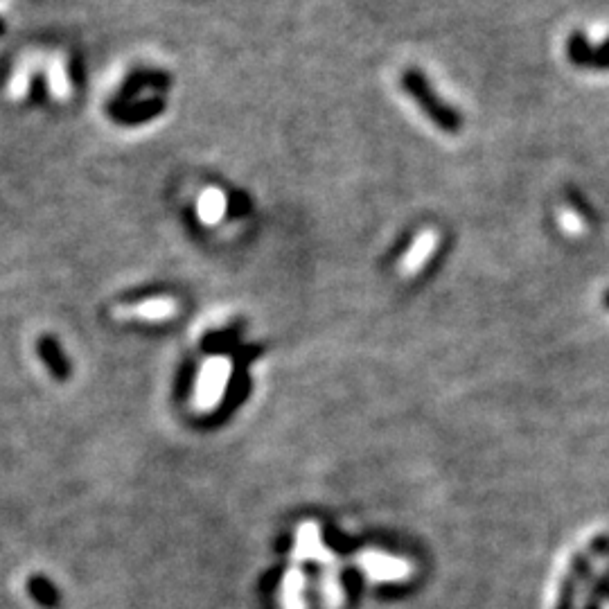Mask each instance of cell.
I'll return each instance as SVG.
<instances>
[{
	"instance_id": "5",
	"label": "cell",
	"mask_w": 609,
	"mask_h": 609,
	"mask_svg": "<svg viewBox=\"0 0 609 609\" xmlns=\"http://www.w3.org/2000/svg\"><path fill=\"white\" fill-rule=\"evenodd\" d=\"M278 603H280V609H307L305 573L298 567H291L285 576H282L280 589H278Z\"/></svg>"
},
{
	"instance_id": "6",
	"label": "cell",
	"mask_w": 609,
	"mask_h": 609,
	"mask_svg": "<svg viewBox=\"0 0 609 609\" xmlns=\"http://www.w3.org/2000/svg\"><path fill=\"white\" fill-rule=\"evenodd\" d=\"M321 594H323V603L325 609H341L343 600H346V594H343V585L339 578V569H337V560H330L323 564V576H321Z\"/></svg>"
},
{
	"instance_id": "2",
	"label": "cell",
	"mask_w": 609,
	"mask_h": 609,
	"mask_svg": "<svg viewBox=\"0 0 609 609\" xmlns=\"http://www.w3.org/2000/svg\"><path fill=\"white\" fill-rule=\"evenodd\" d=\"M357 564L373 582H402L413 573V567L406 560L373 549L361 551Z\"/></svg>"
},
{
	"instance_id": "1",
	"label": "cell",
	"mask_w": 609,
	"mask_h": 609,
	"mask_svg": "<svg viewBox=\"0 0 609 609\" xmlns=\"http://www.w3.org/2000/svg\"><path fill=\"white\" fill-rule=\"evenodd\" d=\"M233 375V361L226 357H208L203 361L197 375V384L192 391V409L208 416L222 404L228 382Z\"/></svg>"
},
{
	"instance_id": "10",
	"label": "cell",
	"mask_w": 609,
	"mask_h": 609,
	"mask_svg": "<svg viewBox=\"0 0 609 609\" xmlns=\"http://www.w3.org/2000/svg\"><path fill=\"white\" fill-rule=\"evenodd\" d=\"M30 77H32V68L28 64H23L19 70H16L12 77V84H10V95L14 97V100H21V97L28 95Z\"/></svg>"
},
{
	"instance_id": "9",
	"label": "cell",
	"mask_w": 609,
	"mask_h": 609,
	"mask_svg": "<svg viewBox=\"0 0 609 609\" xmlns=\"http://www.w3.org/2000/svg\"><path fill=\"white\" fill-rule=\"evenodd\" d=\"M48 82H50V88H52V93H55V97H59V100H64V97H68L70 82H68L64 57H61V55H55V57L50 59V64H48Z\"/></svg>"
},
{
	"instance_id": "8",
	"label": "cell",
	"mask_w": 609,
	"mask_h": 609,
	"mask_svg": "<svg viewBox=\"0 0 609 609\" xmlns=\"http://www.w3.org/2000/svg\"><path fill=\"white\" fill-rule=\"evenodd\" d=\"M434 233H425L418 237V242L413 244V249L406 253V258L402 262V271L406 273V276H411V273H416L422 264L427 262V258L431 255V251H434Z\"/></svg>"
},
{
	"instance_id": "7",
	"label": "cell",
	"mask_w": 609,
	"mask_h": 609,
	"mask_svg": "<svg viewBox=\"0 0 609 609\" xmlns=\"http://www.w3.org/2000/svg\"><path fill=\"white\" fill-rule=\"evenodd\" d=\"M197 213L203 224H217L226 213V197L219 190H206L199 197Z\"/></svg>"
},
{
	"instance_id": "3",
	"label": "cell",
	"mask_w": 609,
	"mask_h": 609,
	"mask_svg": "<svg viewBox=\"0 0 609 609\" xmlns=\"http://www.w3.org/2000/svg\"><path fill=\"white\" fill-rule=\"evenodd\" d=\"M176 310H179V303H176L174 298H147L143 303L136 305H127V307H118L116 316L118 319H138V321H147V323H161V321H170L172 316H176Z\"/></svg>"
},
{
	"instance_id": "4",
	"label": "cell",
	"mask_w": 609,
	"mask_h": 609,
	"mask_svg": "<svg viewBox=\"0 0 609 609\" xmlns=\"http://www.w3.org/2000/svg\"><path fill=\"white\" fill-rule=\"evenodd\" d=\"M334 555L325 549L321 540V531L314 522H305L298 526L296 531V546H294V560L305 562V560H316V562H330Z\"/></svg>"
}]
</instances>
